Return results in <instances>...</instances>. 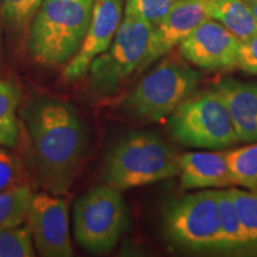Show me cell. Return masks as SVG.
Listing matches in <instances>:
<instances>
[{"mask_svg": "<svg viewBox=\"0 0 257 257\" xmlns=\"http://www.w3.org/2000/svg\"><path fill=\"white\" fill-rule=\"evenodd\" d=\"M21 93L12 83L0 79V146L14 148L19 135L18 107Z\"/></svg>", "mask_w": 257, "mask_h": 257, "instance_id": "19", "label": "cell"}, {"mask_svg": "<svg viewBox=\"0 0 257 257\" xmlns=\"http://www.w3.org/2000/svg\"><path fill=\"white\" fill-rule=\"evenodd\" d=\"M3 27V19H2V0H0V30Z\"/></svg>", "mask_w": 257, "mask_h": 257, "instance_id": "27", "label": "cell"}, {"mask_svg": "<svg viewBox=\"0 0 257 257\" xmlns=\"http://www.w3.org/2000/svg\"><path fill=\"white\" fill-rule=\"evenodd\" d=\"M240 41L214 19H207L180 44L188 62L205 70L237 68Z\"/></svg>", "mask_w": 257, "mask_h": 257, "instance_id": "11", "label": "cell"}, {"mask_svg": "<svg viewBox=\"0 0 257 257\" xmlns=\"http://www.w3.org/2000/svg\"><path fill=\"white\" fill-rule=\"evenodd\" d=\"M165 231L175 245L192 252H218L220 218L216 189L173 201L165 212Z\"/></svg>", "mask_w": 257, "mask_h": 257, "instance_id": "8", "label": "cell"}, {"mask_svg": "<svg viewBox=\"0 0 257 257\" xmlns=\"http://www.w3.org/2000/svg\"><path fill=\"white\" fill-rule=\"evenodd\" d=\"M32 197L31 187L0 192V230L25 223Z\"/></svg>", "mask_w": 257, "mask_h": 257, "instance_id": "20", "label": "cell"}, {"mask_svg": "<svg viewBox=\"0 0 257 257\" xmlns=\"http://www.w3.org/2000/svg\"><path fill=\"white\" fill-rule=\"evenodd\" d=\"M237 68L257 76V34L240 41Z\"/></svg>", "mask_w": 257, "mask_h": 257, "instance_id": "25", "label": "cell"}, {"mask_svg": "<svg viewBox=\"0 0 257 257\" xmlns=\"http://www.w3.org/2000/svg\"><path fill=\"white\" fill-rule=\"evenodd\" d=\"M180 0H126L125 16H134L155 27Z\"/></svg>", "mask_w": 257, "mask_h": 257, "instance_id": "24", "label": "cell"}, {"mask_svg": "<svg viewBox=\"0 0 257 257\" xmlns=\"http://www.w3.org/2000/svg\"><path fill=\"white\" fill-rule=\"evenodd\" d=\"M123 17V0H95L81 46L63 68V81L75 82L87 75L93 61L111 46Z\"/></svg>", "mask_w": 257, "mask_h": 257, "instance_id": "10", "label": "cell"}, {"mask_svg": "<svg viewBox=\"0 0 257 257\" xmlns=\"http://www.w3.org/2000/svg\"><path fill=\"white\" fill-rule=\"evenodd\" d=\"M200 75L184 62L165 60L128 93L121 111L140 123H157L168 118L197 91Z\"/></svg>", "mask_w": 257, "mask_h": 257, "instance_id": "5", "label": "cell"}, {"mask_svg": "<svg viewBox=\"0 0 257 257\" xmlns=\"http://www.w3.org/2000/svg\"><path fill=\"white\" fill-rule=\"evenodd\" d=\"M30 135L35 168L51 194L69 192L86 152V128L76 108L54 96H32L21 110Z\"/></svg>", "mask_w": 257, "mask_h": 257, "instance_id": "1", "label": "cell"}, {"mask_svg": "<svg viewBox=\"0 0 257 257\" xmlns=\"http://www.w3.org/2000/svg\"><path fill=\"white\" fill-rule=\"evenodd\" d=\"M226 150L188 152L180 155V184L184 189L232 187Z\"/></svg>", "mask_w": 257, "mask_h": 257, "instance_id": "13", "label": "cell"}, {"mask_svg": "<svg viewBox=\"0 0 257 257\" xmlns=\"http://www.w3.org/2000/svg\"><path fill=\"white\" fill-rule=\"evenodd\" d=\"M168 118L170 137L181 146L220 150L239 143L229 107L214 87L194 92Z\"/></svg>", "mask_w": 257, "mask_h": 257, "instance_id": "4", "label": "cell"}, {"mask_svg": "<svg viewBox=\"0 0 257 257\" xmlns=\"http://www.w3.org/2000/svg\"><path fill=\"white\" fill-rule=\"evenodd\" d=\"M220 218V243L217 253L245 255L248 237L230 188L216 189Z\"/></svg>", "mask_w": 257, "mask_h": 257, "instance_id": "15", "label": "cell"}, {"mask_svg": "<svg viewBox=\"0 0 257 257\" xmlns=\"http://www.w3.org/2000/svg\"><path fill=\"white\" fill-rule=\"evenodd\" d=\"M211 19L244 41L257 34V19L246 0H207Z\"/></svg>", "mask_w": 257, "mask_h": 257, "instance_id": "16", "label": "cell"}, {"mask_svg": "<svg viewBox=\"0 0 257 257\" xmlns=\"http://www.w3.org/2000/svg\"><path fill=\"white\" fill-rule=\"evenodd\" d=\"M27 220L35 248L41 256H74L68 225V202L64 199L51 193L34 194Z\"/></svg>", "mask_w": 257, "mask_h": 257, "instance_id": "9", "label": "cell"}, {"mask_svg": "<svg viewBox=\"0 0 257 257\" xmlns=\"http://www.w3.org/2000/svg\"><path fill=\"white\" fill-rule=\"evenodd\" d=\"M127 226V210L121 192L96 186L76 201L74 231L78 243L92 253L108 252Z\"/></svg>", "mask_w": 257, "mask_h": 257, "instance_id": "7", "label": "cell"}, {"mask_svg": "<svg viewBox=\"0 0 257 257\" xmlns=\"http://www.w3.org/2000/svg\"><path fill=\"white\" fill-rule=\"evenodd\" d=\"M180 154L150 131H131L106 153L102 180L118 191L143 187L179 176Z\"/></svg>", "mask_w": 257, "mask_h": 257, "instance_id": "2", "label": "cell"}, {"mask_svg": "<svg viewBox=\"0 0 257 257\" xmlns=\"http://www.w3.org/2000/svg\"><path fill=\"white\" fill-rule=\"evenodd\" d=\"M248 4L250 6V9H251L253 16H255L257 19V0H248Z\"/></svg>", "mask_w": 257, "mask_h": 257, "instance_id": "26", "label": "cell"}, {"mask_svg": "<svg viewBox=\"0 0 257 257\" xmlns=\"http://www.w3.org/2000/svg\"><path fill=\"white\" fill-rule=\"evenodd\" d=\"M35 244L29 225L0 230V257H34Z\"/></svg>", "mask_w": 257, "mask_h": 257, "instance_id": "22", "label": "cell"}, {"mask_svg": "<svg viewBox=\"0 0 257 257\" xmlns=\"http://www.w3.org/2000/svg\"><path fill=\"white\" fill-rule=\"evenodd\" d=\"M211 19L207 0H180L159 24L153 28L140 69L163 57L184 42L201 23Z\"/></svg>", "mask_w": 257, "mask_h": 257, "instance_id": "12", "label": "cell"}, {"mask_svg": "<svg viewBox=\"0 0 257 257\" xmlns=\"http://www.w3.org/2000/svg\"><path fill=\"white\" fill-rule=\"evenodd\" d=\"M95 0H44L29 29L27 46L41 66L64 67L81 46Z\"/></svg>", "mask_w": 257, "mask_h": 257, "instance_id": "3", "label": "cell"}, {"mask_svg": "<svg viewBox=\"0 0 257 257\" xmlns=\"http://www.w3.org/2000/svg\"><path fill=\"white\" fill-rule=\"evenodd\" d=\"M230 192L248 237L245 255L257 256V192L234 187Z\"/></svg>", "mask_w": 257, "mask_h": 257, "instance_id": "21", "label": "cell"}, {"mask_svg": "<svg viewBox=\"0 0 257 257\" xmlns=\"http://www.w3.org/2000/svg\"><path fill=\"white\" fill-rule=\"evenodd\" d=\"M226 161L232 185L257 192V142L227 149Z\"/></svg>", "mask_w": 257, "mask_h": 257, "instance_id": "18", "label": "cell"}, {"mask_svg": "<svg viewBox=\"0 0 257 257\" xmlns=\"http://www.w3.org/2000/svg\"><path fill=\"white\" fill-rule=\"evenodd\" d=\"M246 2H248V0H246Z\"/></svg>", "mask_w": 257, "mask_h": 257, "instance_id": "28", "label": "cell"}, {"mask_svg": "<svg viewBox=\"0 0 257 257\" xmlns=\"http://www.w3.org/2000/svg\"><path fill=\"white\" fill-rule=\"evenodd\" d=\"M214 88L229 107L239 142H257V83L226 78Z\"/></svg>", "mask_w": 257, "mask_h": 257, "instance_id": "14", "label": "cell"}, {"mask_svg": "<svg viewBox=\"0 0 257 257\" xmlns=\"http://www.w3.org/2000/svg\"><path fill=\"white\" fill-rule=\"evenodd\" d=\"M44 0H2L3 28L15 46L27 43L32 19Z\"/></svg>", "mask_w": 257, "mask_h": 257, "instance_id": "17", "label": "cell"}, {"mask_svg": "<svg viewBox=\"0 0 257 257\" xmlns=\"http://www.w3.org/2000/svg\"><path fill=\"white\" fill-rule=\"evenodd\" d=\"M31 187L23 161L6 147L0 146V192Z\"/></svg>", "mask_w": 257, "mask_h": 257, "instance_id": "23", "label": "cell"}, {"mask_svg": "<svg viewBox=\"0 0 257 257\" xmlns=\"http://www.w3.org/2000/svg\"><path fill=\"white\" fill-rule=\"evenodd\" d=\"M153 28L143 19L124 15L111 46L89 67L88 88L93 95H114L125 80L140 69Z\"/></svg>", "mask_w": 257, "mask_h": 257, "instance_id": "6", "label": "cell"}]
</instances>
